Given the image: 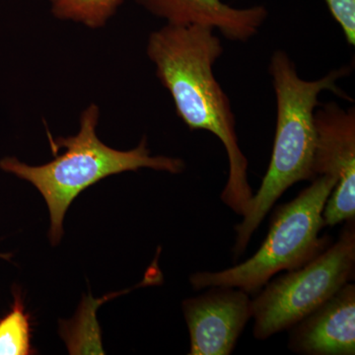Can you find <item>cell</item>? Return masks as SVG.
Returning a JSON list of instances; mask_svg holds the SVG:
<instances>
[{"instance_id": "cell-1", "label": "cell", "mask_w": 355, "mask_h": 355, "mask_svg": "<svg viewBox=\"0 0 355 355\" xmlns=\"http://www.w3.org/2000/svg\"><path fill=\"white\" fill-rule=\"evenodd\" d=\"M146 51L184 125L191 130H207L220 139L229 162L221 200L236 214L244 216L254 193L231 103L214 74V65L223 53L220 39L209 26L167 23L151 33Z\"/></svg>"}, {"instance_id": "cell-2", "label": "cell", "mask_w": 355, "mask_h": 355, "mask_svg": "<svg viewBox=\"0 0 355 355\" xmlns=\"http://www.w3.org/2000/svg\"><path fill=\"white\" fill-rule=\"evenodd\" d=\"M270 73L277 97V130L272 158L260 189L254 193L251 205L242 221L235 226L232 248L234 260L246 251L254 231L268 216L284 191L298 182L313 181V158L316 147L315 110L319 106L320 93L331 91L352 101L336 85L349 76L350 67L329 72L315 81L298 76L295 64L284 51H275L270 58Z\"/></svg>"}, {"instance_id": "cell-3", "label": "cell", "mask_w": 355, "mask_h": 355, "mask_svg": "<svg viewBox=\"0 0 355 355\" xmlns=\"http://www.w3.org/2000/svg\"><path fill=\"white\" fill-rule=\"evenodd\" d=\"M99 107L91 104L80 116L79 132L73 137L51 139L55 153L64 148L51 162L30 166L16 157L0 160V169L29 182L43 196L50 211V241L55 246L64 235V219L72 202L83 191L105 178L149 168L179 174L186 164L182 159L151 156L146 137L128 151L116 150L103 144L96 133Z\"/></svg>"}, {"instance_id": "cell-4", "label": "cell", "mask_w": 355, "mask_h": 355, "mask_svg": "<svg viewBox=\"0 0 355 355\" xmlns=\"http://www.w3.org/2000/svg\"><path fill=\"white\" fill-rule=\"evenodd\" d=\"M336 184L335 178H315L297 197L273 211L265 241L251 258L220 272L193 273V288L234 287L254 295L277 273L309 263L331 244V236L320 233L324 207Z\"/></svg>"}, {"instance_id": "cell-5", "label": "cell", "mask_w": 355, "mask_h": 355, "mask_svg": "<svg viewBox=\"0 0 355 355\" xmlns=\"http://www.w3.org/2000/svg\"><path fill=\"white\" fill-rule=\"evenodd\" d=\"M345 223L338 241L304 266L270 279L254 294V338L265 340L288 331L354 279L355 222Z\"/></svg>"}, {"instance_id": "cell-6", "label": "cell", "mask_w": 355, "mask_h": 355, "mask_svg": "<svg viewBox=\"0 0 355 355\" xmlns=\"http://www.w3.org/2000/svg\"><path fill=\"white\" fill-rule=\"evenodd\" d=\"M314 177L335 178L336 184L324 207V226L355 220V109L336 103L317 107Z\"/></svg>"}, {"instance_id": "cell-7", "label": "cell", "mask_w": 355, "mask_h": 355, "mask_svg": "<svg viewBox=\"0 0 355 355\" xmlns=\"http://www.w3.org/2000/svg\"><path fill=\"white\" fill-rule=\"evenodd\" d=\"M207 289L182 305L190 334L189 354H231L253 317L251 295L234 287Z\"/></svg>"}, {"instance_id": "cell-8", "label": "cell", "mask_w": 355, "mask_h": 355, "mask_svg": "<svg viewBox=\"0 0 355 355\" xmlns=\"http://www.w3.org/2000/svg\"><path fill=\"white\" fill-rule=\"evenodd\" d=\"M287 347L302 355H354V284H345L292 326Z\"/></svg>"}, {"instance_id": "cell-9", "label": "cell", "mask_w": 355, "mask_h": 355, "mask_svg": "<svg viewBox=\"0 0 355 355\" xmlns=\"http://www.w3.org/2000/svg\"><path fill=\"white\" fill-rule=\"evenodd\" d=\"M149 12L179 25L217 29L231 41L246 42L258 34L268 11L263 6L237 9L220 0H135Z\"/></svg>"}, {"instance_id": "cell-10", "label": "cell", "mask_w": 355, "mask_h": 355, "mask_svg": "<svg viewBox=\"0 0 355 355\" xmlns=\"http://www.w3.org/2000/svg\"><path fill=\"white\" fill-rule=\"evenodd\" d=\"M13 296L10 311L0 319V355L33 354L31 318L18 289Z\"/></svg>"}, {"instance_id": "cell-11", "label": "cell", "mask_w": 355, "mask_h": 355, "mask_svg": "<svg viewBox=\"0 0 355 355\" xmlns=\"http://www.w3.org/2000/svg\"><path fill=\"white\" fill-rule=\"evenodd\" d=\"M51 13L60 20L99 29L114 15L123 0H49Z\"/></svg>"}, {"instance_id": "cell-12", "label": "cell", "mask_w": 355, "mask_h": 355, "mask_svg": "<svg viewBox=\"0 0 355 355\" xmlns=\"http://www.w3.org/2000/svg\"><path fill=\"white\" fill-rule=\"evenodd\" d=\"M350 46L355 44V0H324Z\"/></svg>"}, {"instance_id": "cell-13", "label": "cell", "mask_w": 355, "mask_h": 355, "mask_svg": "<svg viewBox=\"0 0 355 355\" xmlns=\"http://www.w3.org/2000/svg\"><path fill=\"white\" fill-rule=\"evenodd\" d=\"M0 259H3V260H6V261H10L11 254L0 253Z\"/></svg>"}]
</instances>
